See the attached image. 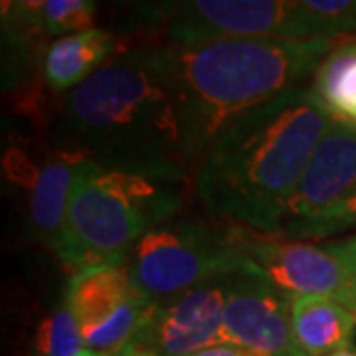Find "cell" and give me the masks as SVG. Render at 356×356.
I'll return each mask as SVG.
<instances>
[{"instance_id": "obj_11", "label": "cell", "mask_w": 356, "mask_h": 356, "mask_svg": "<svg viewBox=\"0 0 356 356\" xmlns=\"http://www.w3.org/2000/svg\"><path fill=\"white\" fill-rule=\"evenodd\" d=\"M356 188V127L331 121L293 192L277 236L317 218Z\"/></svg>"}, {"instance_id": "obj_17", "label": "cell", "mask_w": 356, "mask_h": 356, "mask_svg": "<svg viewBox=\"0 0 356 356\" xmlns=\"http://www.w3.org/2000/svg\"><path fill=\"white\" fill-rule=\"evenodd\" d=\"M34 344L40 356H83L88 353L79 325L65 299L40 323Z\"/></svg>"}, {"instance_id": "obj_8", "label": "cell", "mask_w": 356, "mask_h": 356, "mask_svg": "<svg viewBox=\"0 0 356 356\" xmlns=\"http://www.w3.org/2000/svg\"><path fill=\"white\" fill-rule=\"evenodd\" d=\"M226 277L216 275L154 301L121 356H191L226 343Z\"/></svg>"}, {"instance_id": "obj_19", "label": "cell", "mask_w": 356, "mask_h": 356, "mask_svg": "<svg viewBox=\"0 0 356 356\" xmlns=\"http://www.w3.org/2000/svg\"><path fill=\"white\" fill-rule=\"evenodd\" d=\"M325 245L343 261V266L348 269V273L356 281V234L341 238V240H331V242H327Z\"/></svg>"}, {"instance_id": "obj_2", "label": "cell", "mask_w": 356, "mask_h": 356, "mask_svg": "<svg viewBox=\"0 0 356 356\" xmlns=\"http://www.w3.org/2000/svg\"><path fill=\"white\" fill-rule=\"evenodd\" d=\"M331 121L311 86H301L229 123L194 175L204 208L224 224L277 236Z\"/></svg>"}, {"instance_id": "obj_10", "label": "cell", "mask_w": 356, "mask_h": 356, "mask_svg": "<svg viewBox=\"0 0 356 356\" xmlns=\"http://www.w3.org/2000/svg\"><path fill=\"white\" fill-rule=\"evenodd\" d=\"M291 299L248 264L226 277L224 334L255 356H303L293 341Z\"/></svg>"}, {"instance_id": "obj_6", "label": "cell", "mask_w": 356, "mask_h": 356, "mask_svg": "<svg viewBox=\"0 0 356 356\" xmlns=\"http://www.w3.org/2000/svg\"><path fill=\"white\" fill-rule=\"evenodd\" d=\"M161 44L224 40H321L307 0H184L139 8Z\"/></svg>"}, {"instance_id": "obj_20", "label": "cell", "mask_w": 356, "mask_h": 356, "mask_svg": "<svg viewBox=\"0 0 356 356\" xmlns=\"http://www.w3.org/2000/svg\"><path fill=\"white\" fill-rule=\"evenodd\" d=\"M191 356H255L254 353H250L248 348H243L240 344L234 343H220L212 344L208 348H202L198 353H194Z\"/></svg>"}, {"instance_id": "obj_14", "label": "cell", "mask_w": 356, "mask_h": 356, "mask_svg": "<svg viewBox=\"0 0 356 356\" xmlns=\"http://www.w3.org/2000/svg\"><path fill=\"white\" fill-rule=\"evenodd\" d=\"M81 156L60 151L40 166L30 186V222L44 243L56 248Z\"/></svg>"}, {"instance_id": "obj_3", "label": "cell", "mask_w": 356, "mask_h": 356, "mask_svg": "<svg viewBox=\"0 0 356 356\" xmlns=\"http://www.w3.org/2000/svg\"><path fill=\"white\" fill-rule=\"evenodd\" d=\"M191 113L202 151L271 99L309 86L334 48L331 40H224L145 46Z\"/></svg>"}, {"instance_id": "obj_5", "label": "cell", "mask_w": 356, "mask_h": 356, "mask_svg": "<svg viewBox=\"0 0 356 356\" xmlns=\"http://www.w3.org/2000/svg\"><path fill=\"white\" fill-rule=\"evenodd\" d=\"M238 226H214L182 216L147 232L127 259L131 281L147 299L161 301L202 281L248 267L238 243Z\"/></svg>"}, {"instance_id": "obj_18", "label": "cell", "mask_w": 356, "mask_h": 356, "mask_svg": "<svg viewBox=\"0 0 356 356\" xmlns=\"http://www.w3.org/2000/svg\"><path fill=\"white\" fill-rule=\"evenodd\" d=\"M350 229H356V188L332 208L325 210L323 214H318L317 218L309 220L305 224L289 229L285 236H280V238L313 242V240L332 238Z\"/></svg>"}, {"instance_id": "obj_1", "label": "cell", "mask_w": 356, "mask_h": 356, "mask_svg": "<svg viewBox=\"0 0 356 356\" xmlns=\"http://www.w3.org/2000/svg\"><path fill=\"white\" fill-rule=\"evenodd\" d=\"M56 135L64 153L168 182L188 184L204 156L186 105L145 46L117 51L67 91Z\"/></svg>"}, {"instance_id": "obj_7", "label": "cell", "mask_w": 356, "mask_h": 356, "mask_svg": "<svg viewBox=\"0 0 356 356\" xmlns=\"http://www.w3.org/2000/svg\"><path fill=\"white\" fill-rule=\"evenodd\" d=\"M83 343L97 356H121L153 305L135 287L127 266L89 267L72 275L64 295Z\"/></svg>"}, {"instance_id": "obj_4", "label": "cell", "mask_w": 356, "mask_h": 356, "mask_svg": "<svg viewBox=\"0 0 356 356\" xmlns=\"http://www.w3.org/2000/svg\"><path fill=\"white\" fill-rule=\"evenodd\" d=\"M186 182H168L81 161L56 254L65 267L125 266L140 238L177 218Z\"/></svg>"}, {"instance_id": "obj_9", "label": "cell", "mask_w": 356, "mask_h": 356, "mask_svg": "<svg viewBox=\"0 0 356 356\" xmlns=\"http://www.w3.org/2000/svg\"><path fill=\"white\" fill-rule=\"evenodd\" d=\"M240 250L264 277L289 297H327L356 313V281L323 243L287 240L240 228Z\"/></svg>"}, {"instance_id": "obj_12", "label": "cell", "mask_w": 356, "mask_h": 356, "mask_svg": "<svg viewBox=\"0 0 356 356\" xmlns=\"http://www.w3.org/2000/svg\"><path fill=\"white\" fill-rule=\"evenodd\" d=\"M293 341L303 356H329L355 346L356 313L341 303L297 295L291 299Z\"/></svg>"}, {"instance_id": "obj_15", "label": "cell", "mask_w": 356, "mask_h": 356, "mask_svg": "<svg viewBox=\"0 0 356 356\" xmlns=\"http://www.w3.org/2000/svg\"><path fill=\"white\" fill-rule=\"evenodd\" d=\"M309 86L332 121L356 127V40L334 44Z\"/></svg>"}, {"instance_id": "obj_22", "label": "cell", "mask_w": 356, "mask_h": 356, "mask_svg": "<svg viewBox=\"0 0 356 356\" xmlns=\"http://www.w3.org/2000/svg\"><path fill=\"white\" fill-rule=\"evenodd\" d=\"M83 356H97V355H93V353H89V350H88V353H86Z\"/></svg>"}, {"instance_id": "obj_13", "label": "cell", "mask_w": 356, "mask_h": 356, "mask_svg": "<svg viewBox=\"0 0 356 356\" xmlns=\"http://www.w3.org/2000/svg\"><path fill=\"white\" fill-rule=\"evenodd\" d=\"M117 44L115 34L99 28L54 40L42 62L48 86L62 93L76 89L113 58Z\"/></svg>"}, {"instance_id": "obj_16", "label": "cell", "mask_w": 356, "mask_h": 356, "mask_svg": "<svg viewBox=\"0 0 356 356\" xmlns=\"http://www.w3.org/2000/svg\"><path fill=\"white\" fill-rule=\"evenodd\" d=\"M14 10L38 38H65L93 30L97 4L91 0H42L13 2Z\"/></svg>"}, {"instance_id": "obj_21", "label": "cell", "mask_w": 356, "mask_h": 356, "mask_svg": "<svg viewBox=\"0 0 356 356\" xmlns=\"http://www.w3.org/2000/svg\"><path fill=\"white\" fill-rule=\"evenodd\" d=\"M329 356H356V346H348V348H343V350H339V353Z\"/></svg>"}]
</instances>
